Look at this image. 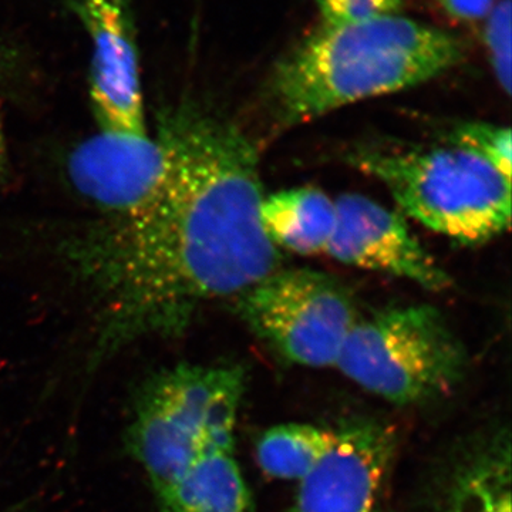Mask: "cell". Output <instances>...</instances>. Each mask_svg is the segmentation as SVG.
Returning <instances> with one entry per match:
<instances>
[{"instance_id":"1","label":"cell","mask_w":512,"mask_h":512,"mask_svg":"<svg viewBox=\"0 0 512 512\" xmlns=\"http://www.w3.org/2000/svg\"><path fill=\"white\" fill-rule=\"evenodd\" d=\"M171 160L156 201L106 218L64 254L97 308L94 363L147 336H178L202 306L232 301L282 268L261 221L258 150L238 126L191 103L161 110Z\"/></svg>"},{"instance_id":"2","label":"cell","mask_w":512,"mask_h":512,"mask_svg":"<svg viewBox=\"0 0 512 512\" xmlns=\"http://www.w3.org/2000/svg\"><path fill=\"white\" fill-rule=\"evenodd\" d=\"M463 40L407 16L323 25L299 40L266 83L275 126L309 123L349 104L399 93L450 72Z\"/></svg>"},{"instance_id":"3","label":"cell","mask_w":512,"mask_h":512,"mask_svg":"<svg viewBox=\"0 0 512 512\" xmlns=\"http://www.w3.org/2000/svg\"><path fill=\"white\" fill-rule=\"evenodd\" d=\"M349 163L386 187L399 212L461 245L511 227V180L466 148H357Z\"/></svg>"},{"instance_id":"4","label":"cell","mask_w":512,"mask_h":512,"mask_svg":"<svg viewBox=\"0 0 512 512\" xmlns=\"http://www.w3.org/2000/svg\"><path fill=\"white\" fill-rule=\"evenodd\" d=\"M244 389L238 365H178L141 387L127 443L158 500L202 454L234 446Z\"/></svg>"},{"instance_id":"5","label":"cell","mask_w":512,"mask_h":512,"mask_svg":"<svg viewBox=\"0 0 512 512\" xmlns=\"http://www.w3.org/2000/svg\"><path fill=\"white\" fill-rule=\"evenodd\" d=\"M335 367L386 402L414 406L453 392L467 352L436 306L417 303L360 315Z\"/></svg>"},{"instance_id":"6","label":"cell","mask_w":512,"mask_h":512,"mask_svg":"<svg viewBox=\"0 0 512 512\" xmlns=\"http://www.w3.org/2000/svg\"><path fill=\"white\" fill-rule=\"evenodd\" d=\"M239 319L293 365L335 367L359 319L355 296L335 276L279 268L232 299Z\"/></svg>"},{"instance_id":"7","label":"cell","mask_w":512,"mask_h":512,"mask_svg":"<svg viewBox=\"0 0 512 512\" xmlns=\"http://www.w3.org/2000/svg\"><path fill=\"white\" fill-rule=\"evenodd\" d=\"M86 30L90 100L100 131L146 136L133 0H64Z\"/></svg>"},{"instance_id":"8","label":"cell","mask_w":512,"mask_h":512,"mask_svg":"<svg viewBox=\"0 0 512 512\" xmlns=\"http://www.w3.org/2000/svg\"><path fill=\"white\" fill-rule=\"evenodd\" d=\"M171 160L160 137L100 131L70 154L67 173L76 191L107 215L146 210L167 184Z\"/></svg>"},{"instance_id":"9","label":"cell","mask_w":512,"mask_h":512,"mask_svg":"<svg viewBox=\"0 0 512 512\" xmlns=\"http://www.w3.org/2000/svg\"><path fill=\"white\" fill-rule=\"evenodd\" d=\"M335 204V231L325 255L343 265L404 279L426 291L450 288V276L399 211L355 192L339 195Z\"/></svg>"},{"instance_id":"10","label":"cell","mask_w":512,"mask_h":512,"mask_svg":"<svg viewBox=\"0 0 512 512\" xmlns=\"http://www.w3.org/2000/svg\"><path fill=\"white\" fill-rule=\"evenodd\" d=\"M394 451L396 434L387 424H340L318 463L299 481L289 512H375Z\"/></svg>"},{"instance_id":"11","label":"cell","mask_w":512,"mask_h":512,"mask_svg":"<svg viewBox=\"0 0 512 512\" xmlns=\"http://www.w3.org/2000/svg\"><path fill=\"white\" fill-rule=\"evenodd\" d=\"M261 221L269 241L279 251L325 255L335 231V200L318 188H286L265 194Z\"/></svg>"},{"instance_id":"12","label":"cell","mask_w":512,"mask_h":512,"mask_svg":"<svg viewBox=\"0 0 512 512\" xmlns=\"http://www.w3.org/2000/svg\"><path fill=\"white\" fill-rule=\"evenodd\" d=\"M164 512H251L249 488L234 446L212 448L161 497Z\"/></svg>"},{"instance_id":"13","label":"cell","mask_w":512,"mask_h":512,"mask_svg":"<svg viewBox=\"0 0 512 512\" xmlns=\"http://www.w3.org/2000/svg\"><path fill=\"white\" fill-rule=\"evenodd\" d=\"M511 447L497 437L458 464L437 512H512Z\"/></svg>"},{"instance_id":"14","label":"cell","mask_w":512,"mask_h":512,"mask_svg":"<svg viewBox=\"0 0 512 512\" xmlns=\"http://www.w3.org/2000/svg\"><path fill=\"white\" fill-rule=\"evenodd\" d=\"M332 440V429L305 423L279 424L256 443V460L266 476L301 481L318 463Z\"/></svg>"},{"instance_id":"15","label":"cell","mask_w":512,"mask_h":512,"mask_svg":"<svg viewBox=\"0 0 512 512\" xmlns=\"http://www.w3.org/2000/svg\"><path fill=\"white\" fill-rule=\"evenodd\" d=\"M448 144L466 148L484 158L511 180L512 137L510 127L495 126L481 121H467L451 128Z\"/></svg>"},{"instance_id":"16","label":"cell","mask_w":512,"mask_h":512,"mask_svg":"<svg viewBox=\"0 0 512 512\" xmlns=\"http://www.w3.org/2000/svg\"><path fill=\"white\" fill-rule=\"evenodd\" d=\"M511 0H498L484 19L483 40L495 80L505 94L511 93Z\"/></svg>"},{"instance_id":"17","label":"cell","mask_w":512,"mask_h":512,"mask_svg":"<svg viewBox=\"0 0 512 512\" xmlns=\"http://www.w3.org/2000/svg\"><path fill=\"white\" fill-rule=\"evenodd\" d=\"M323 25H343L360 20L397 15L404 0H315Z\"/></svg>"},{"instance_id":"18","label":"cell","mask_w":512,"mask_h":512,"mask_svg":"<svg viewBox=\"0 0 512 512\" xmlns=\"http://www.w3.org/2000/svg\"><path fill=\"white\" fill-rule=\"evenodd\" d=\"M450 18L460 22L484 20L497 5L498 0H436Z\"/></svg>"},{"instance_id":"19","label":"cell","mask_w":512,"mask_h":512,"mask_svg":"<svg viewBox=\"0 0 512 512\" xmlns=\"http://www.w3.org/2000/svg\"><path fill=\"white\" fill-rule=\"evenodd\" d=\"M23 69V60L19 50L0 37V87L8 86L18 79Z\"/></svg>"},{"instance_id":"20","label":"cell","mask_w":512,"mask_h":512,"mask_svg":"<svg viewBox=\"0 0 512 512\" xmlns=\"http://www.w3.org/2000/svg\"><path fill=\"white\" fill-rule=\"evenodd\" d=\"M8 164V146H6L5 128L0 120V177L5 173Z\"/></svg>"},{"instance_id":"21","label":"cell","mask_w":512,"mask_h":512,"mask_svg":"<svg viewBox=\"0 0 512 512\" xmlns=\"http://www.w3.org/2000/svg\"><path fill=\"white\" fill-rule=\"evenodd\" d=\"M375 512H382V511L376 510Z\"/></svg>"}]
</instances>
